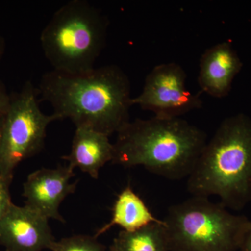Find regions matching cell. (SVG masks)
Segmentation results:
<instances>
[{
	"instance_id": "ac0fdd59",
	"label": "cell",
	"mask_w": 251,
	"mask_h": 251,
	"mask_svg": "<svg viewBox=\"0 0 251 251\" xmlns=\"http://www.w3.org/2000/svg\"><path fill=\"white\" fill-rule=\"evenodd\" d=\"M5 50V42L2 36H0V60L4 54Z\"/></svg>"
},
{
	"instance_id": "ba28073f",
	"label": "cell",
	"mask_w": 251,
	"mask_h": 251,
	"mask_svg": "<svg viewBox=\"0 0 251 251\" xmlns=\"http://www.w3.org/2000/svg\"><path fill=\"white\" fill-rule=\"evenodd\" d=\"M74 170L69 166L54 169L41 168L28 175L23 184L25 204L48 219L64 223L59 206L69 195L76 189L77 181L71 183Z\"/></svg>"
},
{
	"instance_id": "30bf717a",
	"label": "cell",
	"mask_w": 251,
	"mask_h": 251,
	"mask_svg": "<svg viewBox=\"0 0 251 251\" xmlns=\"http://www.w3.org/2000/svg\"><path fill=\"white\" fill-rule=\"evenodd\" d=\"M243 64L229 41L211 46L200 59L198 82L204 93L222 99L227 97L232 82L242 70Z\"/></svg>"
},
{
	"instance_id": "3957f363",
	"label": "cell",
	"mask_w": 251,
	"mask_h": 251,
	"mask_svg": "<svg viewBox=\"0 0 251 251\" xmlns=\"http://www.w3.org/2000/svg\"><path fill=\"white\" fill-rule=\"evenodd\" d=\"M193 196H218L227 209L251 201V119L239 113L225 119L207 140L187 180Z\"/></svg>"
},
{
	"instance_id": "5b68a950",
	"label": "cell",
	"mask_w": 251,
	"mask_h": 251,
	"mask_svg": "<svg viewBox=\"0 0 251 251\" xmlns=\"http://www.w3.org/2000/svg\"><path fill=\"white\" fill-rule=\"evenodd\" d=\"M163 221L170 251H236L250 220L193 196L171 206Z\"/></svg>"
},
{
	"instance_id": "4fadbf2b",
	"label": "cell",
	"mask_w": 251,
	"mask_h": 251,
	"mask_svg": "<svg viewBox=\"0 0 251 251\" xmlns=\"http://www.w3.org/2000/svg\"><path fill=\"white\" fill-rule=\"evenodd\" d=\"M163 225L151 224L134 232L122 230L109 251H170Z\"/></svg>"
},
{
	"instance_id": "2e32d148",
	"label": "cell",
	"mask_w": 251,
	"mask_h": 251,
	"mask_svg": "<svg viewBox=\"0 0 251 251\" xmlns=\"http://www.w3.org/2000/svg\"><path fill=\"white\" fill-rule=\"evenodd\" d=\"M11 103V95L8 93L4 84L0 81V116L6 115Z\"/></svg>"
},
{
	"instance_id": "5bb4252c",
	"label": "cell",
	"mask_w": 251,
	"mask_h": 251,
	"mask_svg": "<svg viewBox=\"0 0 251 251\" xmlns=\"http://www.w3.org/2000/svg\"><path fill=\"white\" fill-rule=\"evenodd\" d=\"M51 251H106L103 244L95 237L75 235L55 241L51 246Z\"/></svg>"
},
{
	"instance_id": "6da1fadb",
	"label": "cell",
	"mask_w": 251,
	"mask_h": 251,
	"mask_svg": "<svg viewBox=\"0 0 251 251\" xmlns=\"http://www.w3.org/2000/svg\"><path fill=\"white\" fill-rule=\"evenodd\" d=\"M37 91L57 120L69 119L75 127L92 128L110 137L130 121V80L116 65L80 74L52 70L41 77Z\"/></svg>"
},
{
	"instance_id": "52a82bcc",
	"label": "cell",
	"mask_w": 251,
	"mask_h": 251,
	"mask_svg": "<svg viewBox=\"0 0 251 251\" xmlns=\"http://www.w3.org/2000/svg\"><path fill=\"white\" fill-rule=\"evenodd\" d=\"M132 105L152 112L154 116L175 118L202 108L203 102L186 87L184 69L168 62L158 64L149 73L141 93L132 99Z\"/></svg>"
},
{
	"instance_id": "7a4b0ae2",
	"label": "cell",
	"mask_w": 251,
	"mask_h": 251,
	"mask_svg": "<svg viewBox=\"0 0 251 251\" xmlns=\"http://www.w3.org/2000/svg\"><path fill=\"white\" fill-rule=\"evenodd\" d=\"M117 134L112 163L170 180L188 177L207 142L205 132L181 117L137 119Z\"/></svg>"
},
{
	"instance_id": "e0dca14e",
	"label": "cell",
	"mask_w": 251,
	"mask_h": 251,
	"mask_svg": "<svg viewBox=\"0 0 251 251\" xmlns=\"http://www.w3.org/2000/svg\"><path fill=\"white\" fill-rule=\"evenodd\" d=\"M239 251H251V221H249V225L242 242L241 243Z\"/></svg>"
},
{
	"instance_id": "7c38bea8",
	"label": "cell",
	"mask_w": 251,
	"mask_h": 251,
	"mask_svg": "<svg viewBox=\"0 0 251 251\" xmlns=\"http://www.w3.org/2000/svg\"><path fill=\"white\" fill-rule=\"evenodd\" d=\"M163 222V220L153 215L141 198L128 186L117 196L111 220L99 229L94 237H99L115 226L126 232H134L150 225Z\"/></svg>"
},
{
	"instance_id": "277c9868",
	"label": "cell",
	"mask_w": 251,
	"mask_h": 251,
	"mask_svg": "<svg viewBox=\"0 0 251 251\" xmlns=\"http://www.w3.org/2000/svg\"><path fill=\"white\" fill-rule=\"evenodd\" d=\"M108 21L85 0H72L59 8L41 32L43 52L53 69L64 74L93 70L105 46Z\"/></svg>"
},
{
	"instance_id": "8fae6325",
	"label": "cell",
	"mask_w": 251,
	"mask_h": 251,
	"mask_svg": "<svg viewBox=\"0 0 251 251\" xmlns=\"http://www.w3.org/2000/svg\"><path fill=\"white\" fill-rule=\"evenodd\" d=\"M113 143L108 135L86 127H76L72 149L63 156L72 169L79 168L93 179H98L99 171L113 159Z\"/></svg>"
},
{
	"instance_id": "d6986e66",
	"label": "cell",
	"mask_w": 251,
	"mask_h": 251,
	"mask_svg": "<svg viewBox=\"0 0 251 251\" xmlns=\"http://www.w3.org/2000/svg\"><path fill=\"white\" fill-rule=\"evenodd\" d=\"M5 115L0 116V142H1V133H2L3 125H4Z\"/></svg>"
},
{
	"instance_id": "9c48e42d",
	"label": "cell",
	"mask_w": 251,
	"mask_h": 251,
	"mask_svg": "<svg viewBox=\"0 0 251 251\" xmlns=\"http://www.w3.org/2000/svg\"><path fill=\"white\" fill-rule=\"evenodd\" d=\"M55 242L49 219L14 203L0 219V244L6 251H42Z\"/></svg>"
},
{
	"instance_id": "8992f818",
	"label": "cell",
	"mask_w": 251,
	"mask_h": 251,
	"mask_svg": "<svg viewBox=\"0 0 251 251\" xmlns=\"http://www.w3.org/2000/svg\"><path fill=\"white\" fill-rule=\"evenodd\" d=\"M37 88L29 81L11 95L0 142V173L12 181L15 168L44 148L46 130L57 117L41 111Z\"/></svg>"
},
{
	"instance_id": "9a60e30c",
	"label": "cell",
	"mask_w": 251,
	"mask_h": 251,
	"mask_svg": "<svg viewBox=\"0 0 251 251\" xmlns=\"http://www.w3.org/2000/svg\"><path fill=\"white\" fill-rule=\"evenodd\" d=\"M11 181L0 173V219L13 204L10 194Z\"/></svg>"
}]
</instances>
